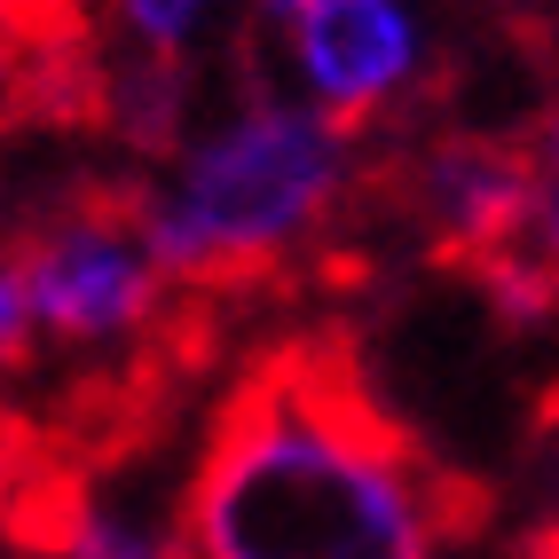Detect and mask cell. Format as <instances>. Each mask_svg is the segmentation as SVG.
Listing matches in <instances>:
<instances>
[{"label": "cell", "mask_w": 559, "mask_h": 559, "mask_svg": "<svg viewBox=\"0 0 559 559\" xmlns=\"http://www.w3.org/2000/svg\"><path fill=\"white\" fill-rule=\"evenodd\" d=\"M457 520V480L316 340L213 402L181 480L190 559H450Z\"/></svg>", "instance_id": "obj_1"}, {"label": "cell", "mask_w": 559, "mask_h": 559, "mask_svg": "<svg viewBox=\"0 0 559 559\" xmlns=\"http://www.w3.org/2000/svg\"><path fill=\"white\" fill-rule=\"evenodd\" d=\"M103 48H127V56H151V63H190L205 71L213 56H229L245 40L252 16L245 0H87Z\"/></svg>", "instance_id": "obj_9"}, {"label": "cell", "mask_w": 559, "mask_h": 559, "mask_svg": "<svg viewBox=\"0 0 559 559\" xmlns=\"http://www.w3.org/2000/svg\"><path fill=\"white\" fill-rule=\"evenodd\" d=\"M276 48L284 87L370 142L409 127V110L441 80L433 0H316L292 24H276Z\"/></svg>", "instance_id": "obj_5"}, {"label": "cell", "mask_w": 559, "mask_h": 559, "mask_svg": "<svg viewBox=\"0 0 559 559\" xmlns=\"http://www.w3.org/2000/svg\"><path fill=\"white\" fill-rule=\"evenodd\" d=\"M0 229H9V213H0Z\"/></svg>", "instance_id": "obj_11"}, {"label": "cell", "mask_w": 559, "mask_h": 559, "mask_svg": "<svg viewBox=\"0 0 559 559\" xmlns=\"http://www.w3.org/2000/svg\"><path fill=\"white\" fill-rule=\"evenodd\" d=\"M370 190L433 260L489 276L520 245L528 166H520V134L497 127H394V142H370Z\"/></svg>", "instance_id": "obj_4"}, {"label": "cell", "mask_w": 559, "mask_h": 559, "mask_svg": "<svg viewBox=\"0 0 559 559\" xmlns=\"http://www.w3.org/2000/svg\"><path fill=\"white\" fill-rule=\"evenodd\" d=\"M362 198L370 134L323 119L260 71H229L190 134L134 174L142 229L190 300L316 260Z\"/></svg>", "instance_id": "obj_2"}, {"label": "cell", "mask_w": 559, "mask_h": 559, "mask_svg": "<svg viewBox=\"0 0 559 559\" xmlns=\"http://www.w3.org/2000/svg\"><path fill=\"white\" fill-rule=\"evenodd\" d=\"M24 119H95L87 0H0V134Z\"/></svg>", "instance_id": "obj_6"}, {"label": "cell", "mask_w": 559, "mask_h": 559, "mask_svg": "<svg viewBox=\"0 0 559 559\" xmlns=\"http://www.w3.org/2000/svg\"><path fill=\"white\" fill-rule=\"evenodd\" d=\"M245 9H252V24H292L300 9H316V0H245Z\"/></svg>", "instance_id": "obj_10"}, {"label": "cell", "mask_w": 559, "mask_h": 559, "mask_svg": "<svg viewBox=\"0 0 559 559\" xmlns=\"http://www.w3.org/2000/svg\"><path fill=\"white\" fill-rule=\"evenodd\" d=\"M520 166H528V213H520V245L497 260L489 284L504 316H551L559 308V87L528 110L520 127Z\"/></svg>", "instance_id": "obj_8"}, {"label": "cell", "mask_w": 559, "mask_h": 559, "mask_svg": "<svg viewBox=\"0 0 559 559\" xmlns=\"http://www.w3.org/2000/svg\"><path fill=\"white\" fill-rule=\"evenodd\" d=\"M9 252L32 292V323H40V370L63 362L119 394L158 370L190 292L166 276L151 229H142L134 181L63 190L9 237Z\"/></svg>", "instance_id": "obj_3"}, {"label": "cell", "mask_w": 559, "mask_h": 559, "mask_svg": "<svg viewBox=\"0 0 559 559\" xmlns=\"http://www.w3.org/2000/svg\"><path fill=\"white\" fill-rule=\"evenodd\" d=\"M32 512H40L48 559H190L181 489L142 497L134 480H63V489L40 497Z\"/></svg>", "instance_id": "obj_7"}]
</instances>
